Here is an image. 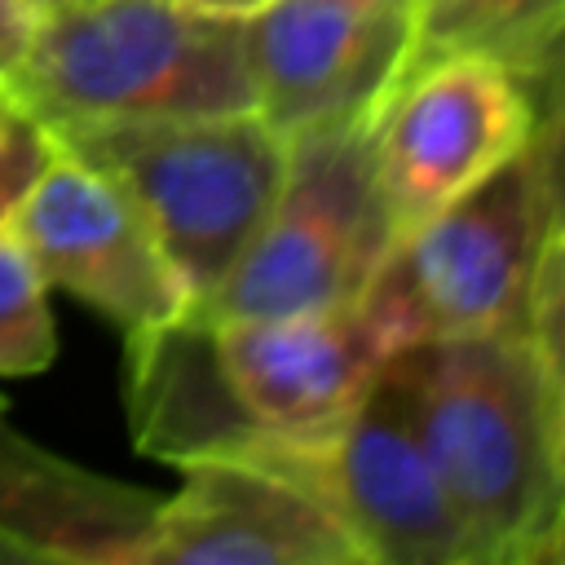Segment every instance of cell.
Segmentation results:
<instances>
[{
	"mask_svg": "<svg viewBox=\"0 0 565 565\" xmlns=\"http://www.w3.org/2000/svg\"><path fill=\"white\" fill-rule=\"evenodd\" d=\"M415 433L486 565L539 561L565 499L552 393L530 327L393 349Z\"/></svg>",
	"mask_w": 565,
	"mask_h": 565,
	"instance_id": "obj_1",
	"label": "cell"
},
{
	"mask_svg": "<svg viewBox=\"0 0 565 565\" xmlns=\"http://www.w3.org/2000/svg\"><path fill=\"white\" fill-rule=\"evenodd\" d=\"M9 88L44 128L256 110L243 22L181 0L53 4L35 18Z\"/></svg>",
	"mask_w": 565,
	"mask_h": 565,
	"instance_id": "obj_2",
	"label": "cell"
},
{
	"mask_svg": "<svg viewBox=\"0 0 565 565\" xmlns=\"http://www.w3.org/2000/svg\"><path fill=\"white\" fill-rule=\"evenodd\" d=\"M49 132L57 150L132 194L194 305L230 274L287 177V137L260 110L93 119Z\"/></svg>",
	"mask_w": 565,
	"mask_h": 565,
	"instance_id": "obj_3",
	"label": "cell"
},
{
	"mask_svg": "<svg viewBox=\"0 0 565 565\" xmlns=\"http://www.w3.org/2000/svg\"><path fill=\"white\" fill-rule=\"evenodd\" d=\"M543 265V190L530 141L380 256L358 309L388 349L530 327Z\"/></svg>",
	"mask_w": 565,
	"mask_h": 565,
	"instance_id": "obj_4",
	"label": "cell"
},
{
	"mask_svg": "<svg viewBox=\"0 0 565 565\" xmlns=\"http://www.w3.org/2000/svg\"><path fill=\"white\" fill-rule=\"evenodd\" d=\"M388 243L393 225L371 172L366 115L313 124L287 137V177L269 216L190 313L216 322L349 309Z\"/></svg>",
	"mask_w": 565,
	"mask_h": 565,
	"instance_id": "obj_5",
	"label": "cell"
},
{
	"mask_svg": "<svg viewBox=\"0 0 565 565\" xmlns=\"http://www.w3.org/2000/svg\"><path fill=\"white\" fill-rule=\"evenodd\" d=\"M371 172L393 238L525 150L534 102L494 57H437L393 79L371 110Z\"/></svg>",
	"mask_w": 565,
	"mask_h": 565,
	"instance_id": "obj_6",
	"label": "cell"
},
{
	"mask_svg": "<svg viewBox=\"0 0 565 565\" xmlns=\"http://www.w3.org/2000/svg\"><path fill=\"white\" fill-rule=\"evenodd\" d=\"M4 230L26 247L53 291L88 305L124 335L177 322L194 309L185 278L132 194L66 150L44 163Z\"/></svg>",
	"mask_w": 565,
	"mask_h": 565,
	"instance_id": "obj_7",
	"label": "cell"
},
{
	"mask_svg": "<svg viewBox=\"0 0 565 565\" xmlns=\"http://www.w3.org/2000/svg\"><path fill=\"white\" fill-rule=\"evenodd\" d=\"M146 565H366L318 481V446L181 463Z\"/></svg>",
	"mask_w": 565,
	"mask_h": 565,
	"instance_id": "obj_8",
	"label": "cell"
},
{
	"mask_svg": "<svg viewBox=\"0 0 565 565\" xmlns=\"http://www.w3.org/2000/svg\"><path fill=\"white\" fill-rule=\"evenodd\" d=\"M318 481L366 565H486L415 433L393 353L318 446Z\"/></svg>",
	"mask_w": 565,
	"mask_h": 565,
	"instance_id": "obj_9",
	"label": "cell"
},
{
	"mask_svg": "<svg viewBox=\"0 0 565 565\" xmlns=\"http://www.w3.org/2000/svg\"><path fill=\"white\" fill-rule=\"evenodd\" d=\"M207 327L238 406L260 433L287 446L331 441L393 353L358 305L282 318H216Z\"/></svg>",
	"mask_w": 565,
	"mask_h": 565,
	"instance_id": "obj_10",
	"label": "cell"
},
{
	"mask_svg": "<svg viewBox=\"0 0 565 565\" xmlns=\"http://www.w3.org/2000/svg\"><path fill=\"white\" fill-rule=\"evenodd\" d=\"M256 110L282 132L380 106L406 40V0H269L243 22Z\"/></svg>",
	"mask_w": 565,
	"mask_h": 565,
	"instance_id": "obj_11",
	"label": "cell"
},
{
	"mask_svg": "<svg viewBox=\"0 0 565 565\" xmlns=\"http://www.w3.org/2000/svg\"><path fill=\"white\" fill-rule=\"evenodd\" d=\"M159 494L79 468L0 419V561L146 565Z\"/></svg>",
	"mask_w": 565,
	"mask_h": 565,
	"instance_id": "obj_12",
	"label": "cell"
},
{
	"mask_svg": "<svg viewBox=\"0 0 565 565\" xmlns=\"http://www.w3.org/2000/svg\"><path fill=\"white\" fill-rule=\"evenodd\" d=\"M128 340V375H124V402L137 450H146L159 463H194L216 455H265L274 446L269 433L256 428V419L238 406L216 349L212 327L199 313H185L177 322L132 331Z\"/></svg>",
	"mask_w": 565,
	"mask_h": 565,
	"instance_id": "obj_13",
	"label": "cell"
},
{
	"mask_svg": "<svg viewBox=\"0 0 565 565\" xmlns=\"http://www.w3.org/2000/svg\"><path fill=\"white\" fill-rule=\"evenodd\" d=\"M561 44L565 0H406V40L388 84L455 53L494 57L530 84Z\"/></svg>",
	"mask_w": 565,
	"mask_h": 565,
	"instance_id": "obj_14",
	"label": "cell"
},
{
	"mask_svg": "<svg viewBox=\"0 0 565 565\" xmlns=\"http://www.w3.org/2000/svg\"><path fill=\"white\" fill-rule=\"evenodd\" d=\"M525 93L534 102L530 154L543 190V265H539V300H543L565 287V44L525 84Z\"/></svg>",
	"mask_w": 565,
	"mask_h": 565,
	"instance_id": "obj_15",
	"label": "cell"
},
{
	"mask_svg": "<svg viewBox=\"0 0 565 565\" xmlns=\"http://www.w3.org/2000/svg\"><path fill=\"white\" fill-rule=\"evenodd\" d=\"M57 358V322L49 309V282L26 247L0 225V380H26Z\"/></svg>",
	"mask_w": 565,
	"mask_h": 565,
	"instance_id": "obj_16",
	"label": "cell"
},
{
	"mask_svg": "<svg viewBox=\"0 0 565 565\" xmlns=\"http://www.w3.org/2000/svg\"><path fill=\"white\" fill-rule=\"evenodd\" d=\"M53 154V132L13 97L9 84H0V225L9 221L13 203L31 190V181L44 172Z\"/></svg>",
	"mask_w": 565,
	"mask_h": 565,
	"instance_id": "obj_17",
	"label": "cell"
},
{
	"mask_svg": "<svg viewBox=\"0 0 565 565\" xmlns=\"http://www.w3.org/2000/svg\"><path fill=\"white\" fill-rule=\"evenodd\" d=\"M530 331H534V344L543 358V375H547V393H552V424H556V455H561V472H565V287L534 305Z\"/></svg>",
	"mask_w": 565,
	"mask_h": 565,
	"instance_id": "obj_18",
	"label": "cell"
},
{
	"mask_svg": "<svg viewBox=\"0 0 565 565\" xmlns=\"http://www.w3.org/2000/svg\"><path fill=\"white\" fill-rule=\"evenodd\" d=\"M35 35V13L26 0H0V84L13 79Z\"/></svg>",
	"mask_w": 565,
	"mask_h": 565,
	"instance_id": "obj_19",
	"label": "cell"
},
{
	"mask_svg": "<svg viewBox=\"0 0 565 565\" xmlns=\"http://www.w3.org/2000/svg\"><path fill=\"white\" fill-rule=\"evenodd\" d=\"M185 9H194V13H207V18H225V22H247V18H256L269 0H181Z\"/></svg>",
	"mask_w": 565,
	"mask_h": 565,
	"instance_id": "obj_20",
	"label": "cell"
},
{
	"mask_svg": "<svg viewBox=\"0 0 565 565\" xmlns=\"http://www.w3.org/2000/svg\"><path fill=\"white\" fill-rule=\"evenodd\" d=\"M539 561H565V499H561L556 521H552V530H547V539L539 547Z\"/></svg>",
	"mask_w": 565,
	"mask_h": 565,
	"instance_id": "obj_21",
	"label": "cell"
},
{
	"mask_svg": "<svg viewBox=\"0 0 565 565\" xmlns=\"http://www.w3.org/2000/svg\"><path fill=\"white\" fill-rule=\"evenodd\" d=\"M26 4H31V13L40 18V13H49V9H53V4H62V0H26Z\"/></svg>",
	"mask_w": 565,
	"mask_h": 565,
	"instance_id": "obj_22",
	"label": "cell"
},
{
	"mask_svg": "<svg viewBox=\"0 0 565 565\" xmlns=\"http://www.w3.org/2000/svg\"><path fill=\"white\" fill-rule=\"evenodd\" d=\"M4 415H9V402H4V393H0V419H4Z\"/></svg>",
	"mask_w": 565,
	"mask_h": 565,
	"instance_id": "obj_23",
	"label": "cell"
}]
</instances>
